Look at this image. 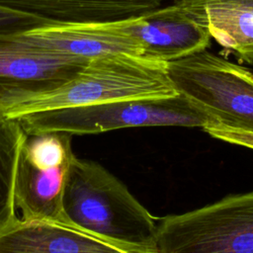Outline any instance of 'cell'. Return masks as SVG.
I'll return each mask as SVG.
<instances>
[{"label": "cell", "instance_id": "8", "mask_svg": "<svg viewBox=\"0 0 253 253\" xmlns=\"http://www.w3.org/2000/svg\"><path fill=\"white\" fill-rule=\"evenodd\" d=\"M22 36L42 48L88 60L118 53L140 56L139 45L127 30V19L56 23L27 31Z\"/></svg>", "mask_w": 253, "mask_h": 253}, {"label": "cell", "instance_id": "11", "mask_svg": "<svg viewBox=\"0 0 253 253\" xmlns=\"http://www.w3.org/2000/svg\"><path fill=\"white\" fill-rule=\"evenodd\" d=\"M163 0H0V7L53 23L118 21L161 6Z\"/></svg>", "mask_w": 253, "mask_h": 253}, {"label": "cell", "instance_id": "16", "mask_svg": "<svg viewBox=\"0 0 253 253\" xmlns=\"http://www.w3.org/2000/svg\"><path fill=\"white\" fill-rule=\"evenodd\" d=\"M173 3L183 7V8H193V7H201L211 3L218 2H226V1H236V0H172Z\"/></svg>", "mask_w": 253, "mask_h": 253}, {"label": "cell", "instance_id": "13", "mask_svg": "<svg viewBox=\"0 0 253 253\" xmlns=\"http://www.w3.org/2000/svg\"><path fill=\"white\" fill-rule=\"evenodd\" d=\"M26 131L17 119L0 118V232L17 217L15 178Z\"/></svg>", "mask_w": 253, "mask_h": 253}, {"label": "cell", "instance_id": "9", "mask_svg": "<svg viewBox=\"0 0 253 253\" xmlns=\"http://www.w3.org/2000/svg\"><path fill=\"white\" fill-rule=\"evenodd\" d=\"M0 253H126L68 221L17 217L0 232Z\"/></svg>", "mask_w": 253, "mask_h": 253}, {"label": "cell", "instance_id": "6", "mask_svg": "<svg viewBox=\"0 0 253 253\" xmlns=\"http://www.w3.org/2000/svg\"><path fill=\"white\" fill-rule=\"evenodd\" d=\"M88 61L42 48L22 34L0 33V103L21 93L53 88Z\"/></svg>", "mask_w": 253, "mask_h": 253}, {"label": "cell", "instance_id": "1", "mask_svg": "<svg viewBox=\"0 0 253 253\" xmlns=\"http://www.w3.org/2000/svg\"><path fill=\"white\" fill-rule=\"evenodd\" d=\"M166 64L128 53L96 57L53 88L3 100L0 117L16 119L37 112L110 101L173 96L178 92L169 78Z\"/></svg>", "mask_w": 253, "mask_h": 253}, {"label": "cell", "instance_id": "14", "mask_svg": "<svg viewBox=\"0 0 253 253\" xmlns=\"http://www.w3.org/2000/svg\"><path fill=\"white\" fill-rule=\"evenodd\" d=\"M56 24L37 16L0 7V33L22 34L43 26Z\"/></svg>", "mask_w": 253, "mask_h": 253}, {"label": "cell", "instance_id": "4", "mask_svg": "<svg viewBox=\"0 0 253 253\" xmlns=\"http://www.w3.org/2000/svg\"><path fill=\"white\" fill-rule=\"evenodd\" d=\"M177 92L213 123L253 131V72L207 49L167 62Z\"/></svg>", "mask_w": 253, "mask_h": 253}, {"label": "cell", "instance_id": "15", "mask_svg": "<svg viewBox=\"0 0 253 253\" xmlns=\"http://www.w3.org/2000/svg\"><path fill=\"white\" fill-rule=\"evenodd\" d=\"M203 129L211 137L253 149V131L229 127L216 123L209 124Z\"/></svg>", "mask_w": 253, "mask_h": 253}, {"label": "cell", "instance_id": "7", "mask_svg": "<svg viewBox=\"0 0 253 253\" xmlns=\"http://www.w3.org/2000/svg\"><path fill=\"white\" fill-rule=\"evenodd\" d=\"M127 30L140 56L164 63L206 49L211 38L204 23L175 3L127 18Z\"/></svg>", "mask_w": 253, "mask_h": 253}, {"label": "cell", "instance_id": "12", "mask_svg": "<svg viewBox=\"0 0 253 253\" xmlns=\"http://www.w3.org/2000/svg\"><path fill=\"white\" fill-rule=\"evenodd\" d=\"M186 10L207 26L217 43L241 60L253 63V0L211 3Z\"/></svg>", "mask_w": 253, "mask_h": 253}, {"label": "cell", "instance_id": "2", "mask_svg": "<svg viewBox=\"0 0 253 253\" xmlns=\"http://www.w3.org/2000/svg\"><path fill=\"white\" fill-rule=\"evenodd\" d=\"M66 221L126 253H156L158 218L101 164L72 158L63 194Z\"/></svg>", "mask_w": 253, "mask_h": 253}, {"label": "cell", "instance_id": "3", "mask_svg": "<svg viewBox=\"0 0 253 253\" xmlns=\"http://www.w3.org/2000/svg\"><path fill=\"white\" fill-rule=\"evenodd\" d=\"M26 133L60 131L95 134L126 127H205L213 123L201 107L187 96L110 101L88 106L49 110L16 118Z\"/></svg>", "mask_w": 253, "mask_h": 253}, {"label": "cell", "instance_id": "10", "mask_svg": "<svg viewBox=\"0 0 253 253\" xmlns=\"http://www.w3.org/2000/svg\"><path fill=\"white\" fill-rule=\"evenodd\" d=\"M71 160L40 157L21 146L14 189L18 217L66 221L63 194Z\"/></svg>", "mask_w": 253, "mask_h": 253}, {"label": "cell", "instance_id": "5", "mask_svg": "<svg viewBox=\"0 0 253 253\" xmlns=\"http://www.w3.org/2000/svg\"><path fill=\"white\" fill-rule=\"evenodd\" d=\"M156 253H253V192L158 218Z\"/></svg>", "mask_w": 253, "mask_h": 253}]
</instances>
